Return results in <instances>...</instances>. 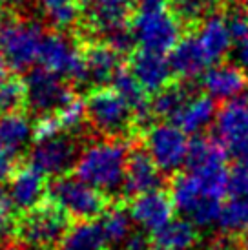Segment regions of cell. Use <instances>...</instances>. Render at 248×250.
Masks as SVG:
<instances>
[{
	"label": "cell",
	"mask_w": 248,
	"mask_h": 250,
	"mask_svg": "<svg viewBox=\"0 0 248 250\" xmlns=\"http://www.w3.org/2000/svg\"><path fill=\"white\" fill-rule=\"evenodd\" d=\"M133 139H99L88 145L81 152L73 175L104 192L115 203V194H123Z\"/></svg>",
	"instance_id": "6da1fadb"
},
{
	"label": "cell",
	"mask_w": 248,
	"mask_h": 250,
	"mask_svg": "<svg viewBox=\"0 0 248 250\" xmlns=\"http://www.w3.org/2000/svg\"><path fill=\"white\" fill-rule=\"evenodd\" d=\"M86 123L103 139H133V113L113 88H95L84 99Z\"/></svg>",
	"instance_id": "7a4b0ae2"
},
{
	"label": "cell",
	"mask_w": 248,
	"mask_h": 250,
	"mask_svg": "<svg viewBox=\"0 0 248 250\" xmlns=\"http://www.w3.org/2000/svg\"><path fill=\"white\" fill-rule=\"evenodd\" d=\"M48 199L55 203L66 214L81 221H95L108 212L111 199L108 195L81 181L77 175H62L55 177L48 187Z\"/></svg>",
	"instance_id": "3957f363"
},
{
	"label": "cell",
	"mask_w": 248,
	"mask_h": 250,
	"mask_svg": "<svg viewBox=\"0 0 248 250\" xmlns=\"http://www.w3.org/2000/svg\"><path fill=\"white\" fill-rule=\"evenodd\" d=\"M46 33L39 22L7 17L0 28V57L15 71H31L39 61Z\"/></svg>",
	"instance_id": "277c9868"
},
{
	"label": "cell",
	"mask_w": 248,
	"mask_h": 250,
	"mask_svg": "<svg viewBox=\"0 0 248 250\" xmlns=\"http://www.w3.org/2000/svg\"><path fill=\"white\" fill-rule=\"evenodd\" d=\"M71 227V217L55 203L46 199L37 208L22 214L17 227V236L28 249L48 250L59 247Z\"/></svg>",
	"instance_id": "5b68a950"
},
{
	"label": "cell",
	"mask_w": 248,
	"mask_h": 250,
	"mask_svg": "<svg viewBox=\"0 0 248 250\" xmlns=\"http://www.w3.org/2000/svg\"><path fill=\"white\" fill-rule=\"evenodd\" d=\"M131 31L141 49L165 55L170 53L185 33L183 22L175 17L170 6L153 11H141L131 17Z\"/></svg>",
	"instance_id": "8992f818"
},
{
	"label": "cell",
	"mask_w": 248,
	"mask_h": 250,
	"mask_svg": "<svg viewBox=\"0 0 248 250\" xmlns=\"http://www.w3.org/2000/svg\"><path fill=\"white\" fill-rule=\"evenodd\" d=\"M41 68L73 84H86V64H84L83 41L73 39L62 31L46 33L42 42Z\"/></svg>",
	"instance_id": "52a82bcc"
},
{
	"label": "cell",
	"mask_w": 248,
	"mask_h": 250,
	"mask_svg": "<svg viewBox=\"0 0 248 250\" xmlns=\"http://www.w3.org/2000/svg\"><path fill=\"white\" fill-rule=\"evenodd\" d=\"M143 143L163 174H179L177 170L186 165L190 141L186 137V133L173 123L153 125L143 135Z\"/></svg>",
	"instance_id": "ba28073f"
},
{
	"label": "cell",
	"mask_w": 248,
	"mask_h": 250,
	"mask_svg": "<svg viewBox=\"0 0 248 250\" xmlns=\"http://www.w3.org/2000/svg\"><path fill=\"white\" fill-rule=\"evenodd\" d=\"M24 83L28 90V106L35 113H39V117L61 111L75 99L71 83L49 73L41 66L29 71Z\"/></svg>",
	"instance_id": "9c48e42d"
},
{
	"label": "cell",
	"mask_w": 248,
	"mask_h": 250,
	"mask_svg": "<svg viewBox=\"0 0 248 250\" xmlns=\"http://www.w3.org/2000/svg\"><path fill=\"white\" fill-rule=\"evenodd\" d=\"M81 157L79 141L71 133H59L55 137L35 143L29 152V165L44 175L62 177L75 168Z\"/></svg>",
	"instance_id": "30bf717a"
},
{
	"label": "cell",
	"mask_w": 248,
	"mask_h": 250,
	"mask_svg": "<svg viewBox=\"0 0 248 250\" xmlns=\"http://www.w3.org/2000/svg\"><path fill=\"white\" fill-rule=\"evenodd\" d=\"M163 185V172L153 163L150 152L146 150L141 137L131 141L130 159L126 167V177H124L123 197L133 199L137 195L155 192Z\"/></svg>",
	"instance_id": "8fae6325"
},
{
	"label": "cell",
	"mask_w": 248,
	"mask_h": 250,
	"mask_svg": "<svg viewBox=\"0 0 248 250\" xmlns=\"http://www.w3.org/2000/svg\"><path fill=\"white\" fill-rule=\"evenodd\" d=\"M131 219L137 223L143 230L148 234H155L159 230H163L168 223L173 221V205L172 195L165 190H155L148 194L137 195L133 197L128 205Z\"/></svg>",
	"instance_id": "7c38bea8"
},
{
	"label": "cell",
	"mask_w": 248,
	"mask_h": 250,
	"mask_svg": "<svg viewBox=\"0 0 248 250\" xmlns=\"http://www.w3.org/2000/svg\"><path fill=\"white\" fill-rule=\"evenodd\" d=\"M83 41L84 64H86V84L95 88H104V84H111L113 77L123 68V55H119L103 41Z\"/></svg>",
	"instance_id": "4fadbf2b"
},
{
	"label": "cell",
	"mask_w": 248,
	"mask_h": 250,
	"mask_svg": "<svg viewBox=\"0 0 248 250\" xmlns=\"http://www.w3.org/2000/svg\"><path fill=\"white\" fill-rule=\"evenodd\" d=\"M48 181L31 165L19 167L9 179V197L19 212H29L48 199Z\"/></svg>",
	"instance_id": "5bb4252c"
},
{
	"label": "cell",
	"mask_w": 248,
	"mask_h": 250,
	"mask_svg": "<svg viewBox=\"0 0 248 250\" xmlns=\"http://www.w3.org/2000/svg\"><path fill=\"white\" fill-rule=\"evenodd\" d=\"M168 62L173 77L186 83H192L201 73H207L208 66L212 64L195 33H186L181 39L179 44L170 51Z\"/></svg>",
	"instance_id": "9a60e30c"
},
{
	"label": "cell",
	"mask_w": 248,
	"mask_h": 250,
	"mask_svg": "<svg viewBox=\"0 0 248 250\" xmlns=\"http://www.w3.org/2000/svg\"><path fill=\"white\" fill-rule=\"evenodd\" d=\"M203 88L214 101H234L248 90V73L237 64H214L203 75Z\"/></svg>",
	"instance_id": "2e32d148"
},
{
	"label": "cell",
	"mask_w": 248,
	"mask_h": 250,
	"mask_svg": "<svg viewBox=\"0 0 248 250\" xmlns=\"http://www.w3.org/2000/svg\"><path fill=\"white\" fill-rule=\"evenodd\" d=\"M130 71L135 75L139 84L145 88L146 93H159L172 83V68L165 55L152 53L146 49H135L130 57Z\"/></svg>",
	"instance_id": "e0dca14e"
},
{
	"label": "cell",
	"mask_w": 248,
	"mask_h": 250,
	"mask_svg": "<svg viewBox=\"0 0 248 250\" xmlns=\"http://www.w3.org/2000/svg\"><path fill=\"white\" fill-rule=\"evenodd\" d=\"M199 37L203 48L207 51L208 59L212 64H221V61L230 53L232 49V35H230V29L227 26V19H225V13H223V7L215 6L210 13L203 19L199 26Z\"/></svg>",
	"instance_id": "ac0fdd59"
},
{
	"label": "cell",
	"mask_w": 248,
	"mask_h": 250,
	"mask_svg": "<svg viewBox=\"0 0 248 250\" xmlns=\"http://www.w3.org/2000/svg\"><path fill=\"white\" fill-rule=\"evenodd\" d=\"M215 133L230 148L248 139V97H237L223 104L215 117Z\"/></svg>",
	"instance_id": "d6986e66"
},
{
	"label": "cell",
	"mask_w": 248,
	"mask_h": 250,
	"mask_svg": "<svg viewBox=\"0 0 248 250\" xmlns=\"http://www.w3.org/2000/svg\"><path fill=\"white\" fill-rule=\"evenodd\" d=\"M217 106L215 101L208 95H193L188 103L185 104V108L175 115L172 123L175 126H179L181 130L190 135V133H199L207 128L217 115Z\"/></svg>",
	"instance_id": "ffe728a7"
},
{
	"label": "cell",
	"mask_w": 248,
	"mask_h": 250,
	"mask_svg": "<svg viewBox=\"0 0 248 250\" xmlns=\"http://www.w3.org/2000/svg\"><path fill=\"white\" fill-rule=\"evenodd\" d=\"M197 95L195 88H192V83L186 81H177V83H170L165 90H161L152 97V111L155 119H163V123H172L175 115L179 113L185 104Z\"/></svg>",
	"instance_id": "44dd1931"
},
{
	"label": "cell",
	"mask_w": 248,
	"mask_h": 250,
	"mask_svg": "<svg viewBox=\"0 0 248 250\" xmlns=\"http://www.w3.org/2000/svg\"><path fill=\"white\" fill-rule=\"evenodd\" d=\"M221 165H227V150L217 137H195L190 143L186 157L188 174H197Z\"/></svg>",
	"instance_id": "7402d4cb"
},
{
	"label": "cell",
	"mask_w": 248,
	"mask_h": 250,
	"mask_svg": "<svg viewBox=\"0 0 248 250\" xmlns=\"http://www.w3.org/2000/svg\"><path fill=\"white\" fill-rule=\"evenodd\" d=\"M33 126L24 111L0 115V146L17 155L33 139Z\"/></svg>",
	"instance_id": "603a6c76"
},
{
	"label": "cell",
	"mask_w": 248,
	"mask_h": 250,
	"mask_svg": "<svg viewBox=\"0 0 248 250\" xmlns=\"http://www.w3.org/2000/svg\"><path fill=\"white\" fill-rule=\"evenodd\" d=\"M39 6L55 31L83 26V0H39Z\"/></svg>",
	"instance_id": "cb8c5ba5"
},
{
	"label": "cell",
	"mask_w": 248,
	"mask_h": 250,
	"mask_svg": "<svg viewBox=\"0 0 248 250\" xmlns=\"http://www.w3.org/2000/svg\"><path fill=\"white\" fill-rule=\"evenodd\" d=\"M153 245L163 250H190L199 241V232L188 219H173L152 236Z\"/></svg>",
	"instance_id": "d4e9b609"
},
{
	"label": "cell",
	"mask_w": 248,
	"mask_h": 250,
	"mask_svg": "<svg viewBox=\"0 0 248 250\" xmlns=\"http://www.w3.org/2000/svg\"><path fill=\"white\" fill-rule=\"evenodd\" d=\"M59 250H108L103 225L97 221H81L73 225L59 245Z\"/></svg>",
	"instance_id": "484cf974"
},
{
	"label": "cell",
	"mask_w": 248,
	"mask_h": 250,
	"mask_svg": "<svg viewBox=\"0 0 248 250\" xmlns=\"http://www.w3.org/2000/svg\"><path fill=\"white\" fill-rule=\"evenodd\" d=\"M170 195L173 199V205L175 208L183 212V214H190L201 203L208 199L205 197L203 190H201L199 181L195 179L192 174H175L170 179Z\"/></svg>",
	"instance_id": "4316f807"
},
{
	"label": "cell",
	"mask_w": 248,
	"mask_h": 250,
	"mask_svg": "<svg viewBox=\"0 0 248 250\" xmlns=\"http://www.w3.org/2000/svg\"><path fill=\"white\" fill-rule=\"evenodd\" d=\"M103 230L108 247H121V245L128 239L133 229H131V219L130 210L123 205V201L111 203V207L108 208V212L103 215Z\"/></svg>",
	"instance_id": "83f0119b"
},
{
	"label": "cell",
	"mask_w": 248,
	"mask_h": 250,
	"mask_svg": "<svg viewBox=\"0 0 248 250\" xmlns=\"http://www.w3.org/2000/svg\"><path fill=\"white\" fill-rule=\"evenodd\" d=\"M217 227L225 236H243L248 230V199H230L225 203Z\"/></svg>",
	"instance_id": "f1b7e54d"
},
{
	"label": "cell",
	"mask_w": 248,
	"mask_h": 250,
	"mask_svg": "<svg viewBox=\"0 0 248 250\" xmlns=\"http://www.w3.org/2000/svg\"><path fill=\"white\" fill-rule=\"evenodd\" d=\"M28 106V90L24 79L11 77L0 86V115L17 113Z\"/></svg>",
	"instance_id": "f546056e"
},
{
	"label": "cell",
	"mask_w": 248,
	"mask_h": 250,
	"mask_svg": "<svg viewBox=\"0 0 248 250\" xmlns=\"http://www.w3.org/2000/svg\"><path fill=\"white\" fill-rule=\"evenodd\" d=\"M223 13L227 19L230 35L237 44L248 39V6L237 0H223L221 2Z\"/></svg>",
	"instance_id": "4dcf8cb0"
},
{
	"label": "cell",
	"mask_w": 248,
	"mask_h": 250,
	"mask_svg": "<svg viewBox=\"0 0 248 250\" xmlns=\"http://www.w3.org/2000/svg\"><path fill=\"white\" fill-rule=\"evenodd\" d=\"M57 117H59V123H61V128L64 133L79 132L86 123V103L83 99L75 97L61 111H57Z\"/></svg>",
	"instance_id": "1f68e13d"
},
{
	"label": "cell",
	"mask_w": 248,
	"mask_h": 250,
	"mask_svg": "<svg viewBox=\"0 0 248 250\" xmlns=\"http://www.w3.org/2000/svg\"><path fill=\"white\" fill-rule=\"evenodd\" d=\"M17 208L9 197V192L0 187V241L17 234Z\"/></svg>",
	"instance_id": "d6a6232c"
},
{
	"label": "cell",
	"mask_w": 248,
	"mask_h": 250,
	"mask_svg": "<svg viewBox=\"0 0 248 250\" xmlns=\"http://www.w3.org/2000/svg\"><path fill=\"white\" fill-rule=\"evenodd\" d=\"M221 208H223L221 201H215V199H205V201L201 203L199 207L192 212V223L193 225H197V227H210V225L217 223Z\"/></svg>",
	"instance_id": "836d02e7"
},
{
	"label": "cell",
	"mask_w": 248,
	"mask_h": 250,
	"mask_svg": "<svg viewBox=\"0 0 248 250\" xmlns=\"http://www.w3.org/2000/svg\"><path fill=\"white\" fill-rule=\"evenodd\" d=\"M227 194L232 199H248V170L241 167H234L230 170Z\"/></svg>",
	"instance_id": "e575fe53"
},
{
	"label": "cell",
	"mask_w": 248,
	"mask_h": 250,
	"mask_svg": "<svg viewBox=\"0 0 248 250\" xmlns=\"http://www.w3.org/2000/svg\"><path fill=\"white\" fill-rule=\"evenodd\" d=\"M152 234H148L146 230H133L121 245V250H152Z\"/></svg>",
	"instance_id": "d590c367"
},
{
	"label": "cell",
	"mask_w": 248,
	"mask_h": 250,
	"mask_svg": "<svg viewBox=\"0 0 248 250\" xmlns=\"http://www.w3.org/2000/svg\"><path fill=\"white\" fill-rule=\"evenodd\" d=\"M15 170H17V167H15V155L0 146V183L11 179Z\"/></svg>",
	"instance_id": "8d00e7d4"
},
{
	"label": "cell",
	"mask_w": 248,
	"mask_h": 250,
	"mask_svg": "<svg viewBox=\"0 0 248 250\" xmlns=\"http://www.w3.org/2000/svg\"><path fill=\"white\" fill-rule=\"evenodd\" d=\"M232 157L235 159V167H241L248 170V139L232 148Z\"/></svg>",
	"instance_id": "74e56055"
},
{
	"label": "cell",
	"mask_w": 248,
	"mask_h": 250,
	"mask_svg": "<svg viewBox=\"0 0 248 250\" xmlns=\"http://www.w3.org/2000/svg\"><path fill=\"white\" fill-rule=\"evenodd\" d=\"M235 61H237V66L248 73V39L237 44V48H235Z\"/></svg>",
	"instance_id": "f35d334b"
},
{
	"label": "cell",
	"mask_w": 248,
	"mask_h": 250,
	"mask_svg": "<svg viewBox=\"0 0 248 250\" xmlns=\"http://www.w3.org/2000/svg\"><path fill=\"white\" fill-rule=\"evenodd\" d=\"M168 6H170V0H139L141 11H153V9H163Z\"/></svg>",
	"instance_id": "ab89813d"
},
{
	"label": "cell",
	"mask_w": 248,
	"mask_h": 250,
	"mask_svg": "<svg viewBox=\"0 0 248 250\" xmlns=\"http://www.w3.org/2000/svg\"><path fill=\"white\" fill-rule=\"evenodd\" d=\"M9 70H11V68H9L6 61L0 57V86L6 83V81H9V79H11V75H9Z\"/></svg>",
	"instance_id": "60d3db41"
},
{
	"label": "cell",
	"mask_w": 248,
	"mask_h": 250,
	"mask_svg": "<svg viewBox=\"0 0 248 250\" xmlns=\"http://www.w3.org/2000/svg\"><path fill=\"white\" fill-rule=\"evenodd\" d=\"M239 250H248V230L239 237Z\"/></svg>",
	"instance_id": "b9f144b4"
},
{
	"label": "cell",
	"mask_w": 248,
	"mask_h": 250,
	"mask_svg": "<svg viewBox=\"0 0 248 250\" xmlns=\"http://www.w3.org/2000/svg\"><path fill=\"white\" fill-rule=\"evenodd\" d=\"M7 21V15H6V9L0 6V28L4 26V22Z\"/></svg>",
	"instance_id": "7bdbcfd3"
},
{
	"label": "cell",
	"mask_w": 248,
	"mask_h": 250,
	"mask_svg": "<svg viewBox=\"0 0 248 250\" xmlns=\"http://www.w3.org/2000/svg\"><path fill=\"white\" fill-rule=\"evenodd\" d=\"M205 2H208L210 6H219V4L223 2V0H205Z\"/></svg>",
	"instance_id": "ee69618b"
},
{
	"label": "cell",
	"mask_w": 248,
	"mask_h": 250,
	"mask_svg": "<svg viewBox=\"0 0 248 250\" xmlns=\"http://www.w3.org/2000/svg\"><path fill=\"white\" fill-rule=\"evenodd\" d=\"M2 4H19V2H22V0H0Z\"/></svg>",
	"instance_id": "f6af8a7d"
},
{
	"label": "cell",
	"mask_w": 248,
	"mask_h": 250,
	"mask_svg": "<svg viewBox=\"0 0 248 250\" xmlns=\"http://www.w3.org/2000/svg\"><path fill=\"white\" fill-rule=\"evenodd\" d=\"M214 250H237V249H230V247H219V249H217V247H215Z\"/></svg>",
	"instance_id": "bcb514c9"
},
{
	"label": "cell",
	"mask_w": 248,
	"mask_h": 250,
	"mask_svg": "<svg viewBox=\"0 0 248 250\" xmlns=\"http://www.w3.org/2000/svg\"><path fill=\"white\" fill-rule=\"evenodd\" d=\"M152 250H163V249H152Z\"/></svg>",
	"instance_id": "7dc6e473"
},
{
	"label": "cell",
	"mask_w": 248,
	"mask_h": 250,
	"mask_svg": "<svg viewBox=\"0 0 248 250\" xmlns=\"http://www.w3.org/2000/svg\"><path fill=\"white\" fill-rule=\"evenodd\" d=\"M245 4H247V6H248V0H247V2H245Z\"/></svg>",
	"instance_id": "c3c4849f"
}]
</instances>
